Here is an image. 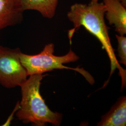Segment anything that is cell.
Wrapping results in <instances>:
<instances>
[{
  "label": "cell",
  "mask_w": 126,
  "mask_h": 126,
  "mask_svg": "<svg viewBox=\"0 0 126 126\" xmlns=\"http://www.w3.org/2000/svg\"><path fill=\"white\" fill-rule=\"evenodd\" d=\"M105 9L103 3L91 1L88 4L75 3L71 7L67 17L73 23L74 29L71 36L75 30L83 26L100 42L102 48L106 51L110 62V76L117 68L122 78V85H126V71L120 65L116 58L114 50L109 36L108 27L105 22Z\"/></svg>",
  "instance_id": "6da1fadb"
},
{
  "label": "cell",
  "mask_w": 126,
  "mask_h": 126,
  "mask_svg": "<svg viewBox=\"0 0 126 126\" xmlns=\"http://www.w3.org/2000/svg\"><path fill=\"white\" fill-rule=\"evenodd\" d=\"M43 74L29 76L22 86V99L16 116L24 124L32 123L34 126H45L48 123L60 125L63 115L52 111L47 106L40 93Z\"/></svg>",
  "instance_id": "7a4b0ae2"
},
{
  "label": "cell",
  "mask_w": 126,
  "mask_h": 126,
  "mask_svg": "<svg viewBox=\"0 0 126 126\" xmlns=\"http://www.w3.org/2000/svg\"><path fill=\"white\" fill-rule=\"evenodd\" d=\"M54 45L50 43L45 45L39 54L34 55L24 54L21 52L20 60L27 71L28 76L34 74H43L55 69H71L79 72L92 85L94 83L93 77L82 68H72L63 65V64L74 62L79 59V57L70 50L68 53L62 56L54 55Z\"/></svg>",
  "instance_id": "3957f363"
},
{
  "label": "cell",
  "mask_w": 126,
  "mask_h": 126,
  "mask_svg": "<svg viewBox=\"0 0 126 126\" xmlns=\"http://www.w3.org/2000/svg\"><path fill=\"white\" fill-rule=\"evenodd\" d=\"M19 48L11 49L0 45V85L6 88L21 86L28 74L20 60Z\"/></svg>",
  "instance_id": "277c9868"
},
{
  "label": "cell",
  "mask_w": 126,
  "mask_h": 126,
  "mask_svg": "<svg viewBox=\"0 0 126 126\" xmlns=\"http://www.w3.org/2000/svg\"><path fill=\"white\" fill-rule=\"evenodd\" d=\"M24 12L20 0H0V31L21 23Z\"/></svg>",
  "instance_id": "5b68a950"
},
{
  "label": "cell",
  "mask_w": 126,
  "mask_h": 126,
  "mask_svg": "<svg viewBox=\"0 0 126 126\" xmlns=\"http://www.w3.org/2000/svg\"><path fill=\"white\" fill-rule=\"evenodd\" d=\"M106 17L115 31L121 36L126 34V7L120 0H103Z\"/></svg>",
  "instance_id": "8992f818"
},
{
  "label": "cell",
  "mask_w": 126,
  "mask_h": 126,
  "mask_svg": "<svg viewBox=\"0 0 126 126\" xmlns=\"http://www.w3.org/2000/svg\"><path fill=\"white\" fill-rule=\"evenodd\" d=\"M126 125V97L118 100L108 113L101 117L98 126H125Z\"/></svg>",
  "instance_id": "52a82bcc"
},
{
  "label": "cell",
  "mask_w": 126,
  "mask_h": 126,
  "mask_svg": "<svg viewBox=\"0 0 126 126\" xmlns=\"http://www.w3.org/2000/svg\"><path fill=\"white\" fill-rule=\"evenodd\" d=\"M59 0H20L23 9L38 11L45 18L51 19L55 15Z\"/></svg>",
  "instance_id": "ba28073f"
},
{
  "label": "cell",
  "mask_w": 126,
  "mask_h": 126,
  "mask_svg": "<svg viewBox=\"0 0 126 126\" xmlns=\"http://www.w3.org/2000/svg\"><path fill=\"white\" fill-rule=\"evenodd\" d=\"M115 36L118 41L117 51L120 59L119 62L126 65V37L118 35Z\"/></svg>",
  "instance_id": "9c48e42d"
},
{
  "label": "cell",
  "mask_w": 126,
  "mask_h": 126,
  "mask_svg": "<svg viewBox=\"0 0 126 126\" xmlns=\"http://www.w3.org/2000/svg\"><path fill=\"white\" fill-rule=\"evenodd\" d=\"M120 0V1L121 2V3H122V4L124 6L126 7V0Z\"/></svg>",
  "instance_id": "30bf717a"
},
{
  "label": "cell",
  "mask_w": 126,
  "mask_h": 126,
  "mask_svg": "<svg viewBox=\"0 0 126 126\" xmlns=\"http://www.w3.org/2000/svg\"><path fill=\"white\" fill-rule=\"evenodd\" d=\"M99 0H91V1H95V2H97Z\"/></svg>",
  "instance_id": "8fae6325"
}]
</instances>
